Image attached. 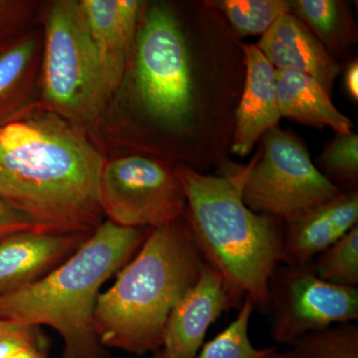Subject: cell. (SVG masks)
Here are the masks:
<instances>
[{"label":"cell","instance_id":"29","mask_svg":"<svg viewBox=\"0 0 358 358\" xmlns=\"http://www.w3.org/2000/svg\"><path fill=\"white\" fill-rule=\"evenodd\" d=\"M10 7V2L0 1V28L4 24V20H6V17L8 16Z\"/></svg>","mask_w":358,"mask_h":358},{"label":"cell","instance_id":"18","mask_svg":"<svg viewBox=\"0 0 358 358\" xmlns=\"http://www.w3.org/2000/svg\"><path fill=\"white\" fill-rule=\"evenodd\" d=\"M209 6L222 11L242 36L263 35L281 16L291 13L289 1L285 0H220Z\"/></svg>","mask_w":358,"mask_h":358},{"label":"cell","instance_id":"23","mask_svg":"<svg viewBox=\"0 0 358 358\" xmlns=\"http://www.w3.org/2000/svg\"><path fill=\"white\" fill-rule=\"evenodd\" d=\"M327 173L339 182H357L358 176V136L353 131L336 134L322 155Z\"/></svg>","mask_w":358,"mask_h":358},{"label":"cell","instance_id":"6","mask_svg":"<svg viewBox=\"0 0 358 358\" xmlns=\"http://www.w3.org/2000/svg\"><path fill=\"white\" fill-rule=\"evenodd\" d=\"M262 143L243 166L242 199L252 211L288 224L345 192L320 173L294 134L275 127Z\"/></svg>","mask_w":358,"mask_h":358},{"label":"cell","instance_id":"13","mask_svg":"<svg viewBox=\"0 0 358 358\" xmlns=\"http://www.w3.org/2000/svg\"><path fill=\"white\" fill-rule=\"evenodd\" d=\"M357 190L315 207L286 224L282 265L306 267L357 225Z\"/></svg>","mask_w":358,"mask_h":358},{"label":"cell","instance_id":"24","mask_svg":"<svg viewBox=\"0 0 358 358\" xmlns=\"http://www.w3.org/2000/svg\"><path fill=\"white\" fill-rule=\"evenodd\" d=\"M32 343L44 345L38 327L21 326L9 333L0 334V358H10L21 348Z\"/></svg>","mask_w":358,"mask_h":358},{"label":"cell","instance_id":"3","mask_svg":"<svg viewBox=\"0 0 358 358\" xmlns=\"http://www.w3.org/2000/svg\"><path fill=\"white\" fill-rule=\"evenodd\" d=\"M204 264L185 214L150 230L138 255L96 301L94 320L102 345L138 357L157 352L169 315Z\"/></svg>","mask_w":358,"mask_h":358},{"label":"cell","instance_id":"9","mask_svg":"<svg viewBox=\"0 0 358 358\" xmlns=\"http://www.w3.org/2000/svg\"><path fill=\"white\" fill-rule=\"evenodd\" d=\"M275 343L292 345L298 339L358 319V288L320 279L310 266L280 265L270 282Z\"/></svg>","mask_w":358,"mask_h":358},{"label":"cell","instance_id":"27","mask_svg":"<svg viewBox=\"0 0 358 358\" xmlns=\"http://www.w3.org/2000/svg\"><path fill=\"white\" fill-rule=\"evenodd\" d=\"M10 358H48L45 352V345L41 343H32L23 346L13 353Z\"/></svg>","mask_w":358,"mask_h":358},{"label":"cell","instance_id":"30","mask_svg":"<svg viewBox=\"0 0 358 358\" xmlns=\"http://www.w3.org/2000/svg\"><path fill=\"white\" fill-rule=\"evenodd\" d=\"M21 327V324H13L11 322H7V320H0V334L9 333V331H14V329H18Z\"/></svg>","mask_w":358,"mask_h":358},{"label":"cell","instance_id":"20","mask_svg":"<svg viewBox=\"0 0 358 358\" xmlns=\"http://www.w3.org/2000/svg\"><path fill=\"white\" fill-rule=\"evenodd\" d=\"M315 259L308 266L320 279L336 286L357 288V225Z\"/></svg>","mask_w":358,"mask_h":358},{"label":"cell","instance_id":"28","mask_svg":"<svg viewBox=\"0 0 358 358\" xmlns=\"http://www.w3.org/2000/svg\"><path fill=\"white\" fill-rule=\"evenodd\" d=\"M264 358H299V357L292 348L286 352H279L277 348Z\"/></svg>","mask_w":358,"mask_h":358},{"label":"cell","instance_id":"1","mask_svg":"<svg viewBox=\"0 0 358 358\" xmlns=\"http://www.w3.org/2000/svg\"><path fill=\"white\" fill-rule=\"evenodd\" d=\"M102 155L74 124L56 115L0 127V199L35 231L90 236L103 223Z\"/></svg>","mask_w":358,"mask_h":358},{"label":"cell","instance_id":"10","mask_svg":"<svg viewBox=\"0 0 358 358\" xmlns=\"http://www.w3.org/2000/svg\"><path fill=\"white\" fill-rule=\"evenodd\" d=\"M237 303L222 275L205 263L194 286L169 315L155 358H195L209 327Z\"/></svg>","mask_w":358,"mask_h":358},{"label":"cell","instance_id":"2","mask_svg":"<svg viewBox=\"0 0 358 358\" xmlns=\"http://www.w3.org/2000/svg\"><path fill=\"white\" fill-rule=\"evenodd\" d=\"M186 197L185 217L205 263L222 275L235 298L270 306V282L282 265V221L256 213L242 199L243 167L222 176L178 169Z\"/></svg>","mask_w":358,"mask_h":358},{"label":"cell","instance_id":"5","mask_svg":"<svg viewBox=\"0 0 358 358\" xmlns=\"http://www.w3.org/2000/svg\"><path fill=\"white\" fill-rule=\"evenodd\" d=\"M115 89L80 2L54 3L47 15L45 35V101L63 119L89 121L102 110Z\"/></svg>","mask_w":358,"mask_h":358},{"label":"cell","instance_id":"7","mask_svg":"<svg viewBox=\"0 0 358 358\" xmlns=\"http://www.w3.org/2000/svg\"><path fill=\"white\" fill-rule=\"evenodd\" d=\"M136 94L164 128L185 129L194 114L192 66L185 35L169 7L150 4L138 35Z\"/></svg>","mask_w":358,"mask_h":358},{"label":"cell","instance_id":"8","mask_svg":"<svg viewBox=\"0 0 358 358\" xmlns=\"http://www.w3.org/2000/svg\"><path fill=\"white\" fill-rule=\"evenodd\" d=\"M100 201L108 220L128 228H155L185 214L186 197L178 171L159 160L129 155L105 162Z\"/></svg>","mask_w":358,"mask_h":358},{"label":"cell","instance_id":"22","mask_svg":"<svg viewBox=\"0 0 358 358\" xmlns=\"http://www.w3.org/2000/svg\"><path fill=\"white\" fill-rule=\"evenodd\" d=\"M291 13L312 28L317 38L329 46L341 41L345 30L343 4L336 0H294L289 1Z\"/></svg>","mask_w":358,"mask_h":358},{"label":"cell","instance_id":"25","mask_svg":"<svg viewBox=\"0 0 358 358\" xmlns=\"http://www.w3.org/2000/svg\"><path fill=\"white\" fill-rule=\"evenodd\" d=\"M26 230H34L31 220L0 199V240Z\"/></svg>","mask_w":358,"mask_h":358},{"label":"cell","instance_id":"11","mask_svg":"<svg viewBox=\"0 0 358 358\" xmlns=\"http://www.w3.org/2000/svg\"><path fill=\"white\" fill-rule=\"evenodd\" d=\"M88 237L26 230L0 240V296L48 275Z\"/></svg>","mask_w":358,"mask_h":358},{"label":"cell","instance_id":"14","mask_svg":"<svg viewBox=\"0 0 358 358\" xmlns=\"http://www.w3.org/2000/svg\"><path fill=\"white\" fill-rule=\"evenodd\" d=\"M275 70L310 75L331 93L341 67L303 21L292 13L281 16L256 45Z\"/></svg>","mask_w":358,"mask_h":358},{"label":"cell","instance_id":"4","mask_svg":"<svg viewBox=\"0 0 358 358\" xmlns=\"http://www.w3.org/2000/svg\"><path fill=\"white\" fill-rule=\"evenodd\" d=\"M145 238L143 229L105 221L48 275L0 296V320L51 327L62 338V358H110L96 333V301Z\"/></svg>","mask_w":358,"mask_h":358},{"label":"cell","instance_id":"16","mask_svg":"<svg viewBox=\"0 0 358 358\" xmlns=\"http://www.w3.org/2000/svg\"><path fill=\"white\" fill-rule=\"evenodd\" d=\"M282 117L315 127H329L336 134L352 131V122L341 114L329 92L315 78L292 70H275Z\"/></svg>","mask_w":358,"mask_h":358},{"label":"cell","instance_id":"19","mask_svg":"<svg viewBox=\"0 0 358 358\" xmlns=\"http://www.w3.org/2000/svg\"><path fill=\"white\" fill-rule=\"evenodd\" d=\"M255 306L245 298L236 319L213 339L202 345L195 358H264L277 348H257L249 336V324Z\"/></svg>","mask_w":358,"mask_h":358},{"label":"cell","instance_id":"21","mask_svg":"<svg viewBox=\"0 0 358 358\" xmlns=\"http://www.w3.org/2000/svg\"><path fill=\"white\" fill-rule=\"evenodd\" d=\"M292 350L299 358H358V327L336 324L298 339Z\"/></svg>","mask_w":358,"mask_h":358},{"label":"cell","instance_id":"26","mask_svg":"<svg viewBox=\"0 0 358 358\" xmlns=\"http://www.w3.org/2000/svg\"><path fill=\"white\" fill-rule=\"evenodd\" d=\"M345 88L353 100L358 99V63L355 61L348 66L345 73Z\"/></svg>","mask_w":358,"mask_h":358},{"label":"cell","instance_id":"17","mask_svg":"<svg viewBox=\"0 0 358 358\" xmlns=\"http://www.w3.org/2000/svg\"><path fill=\"white\" fill-rule=\"evenodd\" d=\"M36 40H16L0 47V127L13 120L31 75Z\"/></svg>","mask_w":358,"mask_h":358},{"label":"cell","instance_id":"12","mask_svg":"<svg viewBox=\"0 0 358 358\" xmlns=\"http://www.w3.org/2000/svg\"><path fill=\"white\" fill-rule=\"evenodd\" d=\"M246 64V82L236 112L232 152L245 157L264 134L281 120L275 69L256 45H241Z\"/></svg>","mask_w":358,"mask_h":358},{"label":"cell","instance_id":"15","mask_svg":"<svg viewBox=\"0 0 358 358\" xmlns=\"http://www.w3.org/2000/svg\"><path fill=\"white\" fill-rule=\"evenodd\" d=\"M90 34L115 86L124 75L141 9L136 0H83L80 2Z\"/></svg>","mask_w":358,"mask_h":358}]
</instances>
